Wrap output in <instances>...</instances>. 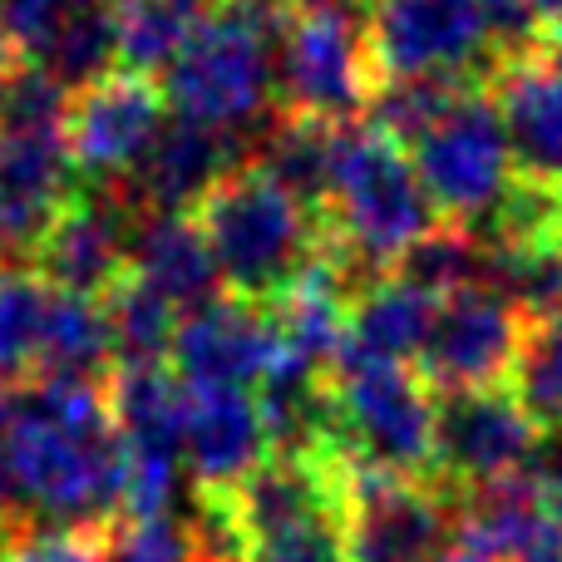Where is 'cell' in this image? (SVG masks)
<instances>
[{
  "label": "cell",
  "instance_id": "25",
  "mask_svg": "<svg viewBox=\"0 0 562 562\" xmlns=\"http://www.w3.org/2000/svg\"><path fill=\"white\" fill-rule=\"evenodd\" d=\"M49 291L55 286H45L30 267L0 262V390L25 385V375H35Z\"/></svg>",
  "mask_w": 562,
  "mask_h": 562
},
{
  "label": "cell",
  "instance_id": "4",
  "mask_svg": "<svg viewBox=\"0 0 562 562\" xmlns=\"http://www.w3.org/2000/svg\"><path fill=\"white\" fill-rule=\"evenodd\" d=\"M277 20L286 15L217 5L164 75L173 114L237 138L243 128H262L267 104L277 99Z\"/></svg>",
  "mask_w": 562,
  "mask_h": 562
},
{
  "label": "cell",
  "instance_id": "34",
  "mask_svg": "<svg viewBox=\"0 0 562 562\" xmlns=\"http://www.w3.org/2000/svg\"><path fill=\"white\" fill-rule=\"evenodd\" d=\"M15 65H20V55H15V45L5 40V30H0V85H5V75H10Z\"/></svg>",
  "mask_w": 562,
  "mask_h": 562
},
{
  "label": "cell",
  "instance_id": "37",
  "mask_svg": "<svg viewBox=\"0 0 562 562\" xmlns=\"http://www.w3.org/2000/svg\"><path fill=\"white\" fill-rule=\"evenodd\" d=\"M548 562H562V553H558V558H548Z\"/></svg>",
  "mask_w": 562,
  "mask_h": 562
},
{
  "label": "cell",
  "instance_id": "5",
  "mask_svg": "<svg viewBox=\"0 0 562 562\" xmlns=\"http://www.w3.org/2000/svg\"><path fill=\"white\" fill-rule=\"evenodd\" d=\"M326 395L330 435L350 464L435 479V390L415 366L340 356L326 375Z\"/></svg>",
  "mask_w": 562,
  "mask_h": 562
},
{
  "label": "cell",
  "instance_id": "3",
  "mask_svg": "<svg viewBox=\"0 0 562 562\" xmlns=\"http://www.w3.org/2000/svg\"><path fill=\"white\" fill-rule=\"evenodd\" d=\"M326 237L366 277L395 272L400 257L439 227L409 148L375 124H346L336 138V168L326 193Z\"/></svg>",
  "mask_w": 562,
  "mask_h": 562
},
{
  "label": "cell",
  "instance_id": "36",
  "mask_svg": "<svg viewBox=\"0 0 562 562\" xmlns=\"http://www.w3.org/2000/svg\"><path fill=\"white\" fill-rule=\"evenodd\" d=\"M5 553H10V543H0V562H5Z\"/></svg>",
  "mask_w": 562,
  "mask_h": 562
},
{
  "label": "cell",
  "instance_id": "23",
  "mask_svg": "<svg viewBox=\"0 0 562 562\" xmlns=\"http://www.w3.org/2000/svg\"><path fill=\"white\" fill-rule=\"evenodd\" d=\"M217 5L223 0H119V69L144 79L168 75Z\"/></svg>",
  "mask_w": 562,
  "mask_h": 562
},
{
  "label": "cell",
  "instance_id": "21",
  "mask_svg": "<svg viewBox=\"0 0 562 562\" xmlns=\"http://www.w3.org/2000/svg\"><path fill=\"white\" fill-rule=\"evenodd\" d=\"M119 370L114 326L104 296L49 291L45 326H40L35 380H75V385H109Z\"/></svg>",
  "mask_w": 562,
  "mask_h": 562
},
{
  "label": "cell",
  "instance_id": "7",
  "mask_svg": "<svg viewBox=\"0 0 562 562\" xmlns=\"http://www.w3.org/2000/svg\"><path fill=\"white\" fill-rule=\"evenodd\" d=\"M281 109L321 124H356L380 94L370 30L350 5L291 10L277 35Z\"/></svg>",
  "mask_w": 562,
  "mask_h": 562
},
{
  "label": "cell",
  "instance_id": "26",
  "mask_svg": "<svg viewBox=\"0 0 562 562\" xmlns=\"http://www.w3.org/2000/svg\"><path fill=\"white\" fill-rule=\"evenodd\" d=\"M104 311L114 326L119 366H164V356H173V336L183 316L164 296H154L144 281L124 277L104 296Z\"/></svg>",
  "mask_w": 562,
  "mask_h": 562
},
{
  "label": "cell",
  "instance_id": "8",
  "mask_svg": "<svg viewBox=\"0 0 562 562\" xmlns=\"http://www.w3.org/2000/svg\"><path fill=\"white\" fill-rule=\"evenodd\" d=\"M109 409L124 445V524L164 518L183 464L188 385L168 366H119Z\"/></svg>",
  "mask_w": 562,
  "mask_h": 562
},
{
  "label": "cell",
  "instance_id": "15",
  "mask_svg": "<svg viewBox=\"0 0 562 562\" xmlns=\"http://www.w3.org/2000/svg\"><path fill=\"white\" fill-rule=\"evenodd\" d=\"M173 375L188 390H257L281 360L272 306L217 296L188 311L173 336Z\"/></svg>",
  "mask_w": 562,
  "mask_h": 562
},
{
  "label": "cell",
  "instance_id": "18",
  "mask_svg": "<svg viewBox=\"0 0 562 562\" xmlns=\"http://www.w3.org/2000/svg\"><path fill=\"white\" fill-rule=\"evenodd\" d=\"M508 144H514L518 178L562 188V69L548 55L498 65L488 79Z\"/></svg>",
  "mask_w": 562,
  "mask_h": 562
},
{
  "label": "cell",
  "instance_id": "27",
  "mask_svg": "<svg viewBox=\"0 0 562 562\" xmlns=\"http://www.w3.org/2000/svg\"><path fill=\"white\" fill-rule=\"evenodd\" d=\"M514 395L538 425L562 435V311L558 316H524V346L514 366Z\"/></svg>",
  "mask_w": 562,
  "mask_h": 562
},
{
  "label": "cell",
  "instance_id": "6",
  "mask_svg": "<svg viewBox=\"0 0 562 562\" xmlns=\"http://www.w3.org/2000/svg\"><path fill=\"white\" fill-rule=\"evenodd\" d=\"M409 164H415L439 223L479 233L518 183L514 144H508L504 114H498L488 85L459 94L454 109L409 144Z\"/></svg>",
  "mask_w": 562,
  "mask_h": 562
},
{
  "label": "cell",
  "instance_id": "20",
  "mask_svg": "<svg viewBox=\"0 0 562 562\" xmlns=\"http://www.w3.org/2000/svg\"><path fill=\"white\" fill-rule=\"evenodd\" d=\"M128 277L144 281L173 311H198L207 301H217V281H223L193 213L144 217L134 237V252H128Z\"/></svg>",
  "mask_w": 562,
  "mask_h": 562
},
{
  "label": "cell",
  "instance_id": "24",
  "mask_svg": "<svg viewBox=\"0 0 562 562\" xmlns=\"http://www.w3.org/2000/svg\"><path fill=\"white\" fill-rule=\"evenodd\" d=\"M55 85L65 89H89L94 79L114 75L119 65V10L114 0H69V10L59 15V25L49 30V40L40 45L35 59Z\"/></svg>",
  "mask_w": 562,
  "mask_h": 562
},
{
  "label": "cell",
  "instance_id": "1",
  "mask_svg": "<svg viewBox=\"0 0 562 562\" xmlns=\"http://www.w3.org/2000/svg\"><path fill=\"white\" fill-rule=\"evenodd\" d=\"M0 459L30 533H114L124 524V445L109 385L25 380L0 390Z\"/></svg>",
  "mask_w": 562,
  "mask_h": 562
},
{
  "label": "cell",
  "instance_id": "22",
  "mask_svg": "<svg viewBox=\"0 0 562 562\" xmlns=\"http://www.w3.org/2000/svg\"><path fill=\"white\" fill-rule=\"evenodd\" d=\"M346 124H321V119H301L277 109V119H267L257 134L252 158L262 173H272L286 193H296L306 207H326L330 193V168H336V138Z\"/></svg>",
  "mask_w": 562,
  "mask_h": 562
},
{
  "label": "cell",
  "instance_id": "38",
  "mask_svg": "<svg viewBox=\"0 0 562 562\" xmlns=\"http://www.w3.org/2000/svg\"><path fill=\"white\" fill-rule=\"evenodd\" d=\"M370 5H375V0H370Z\"/></svg>",
  "mask_w": 562,
  "mask_h": 562
},
{
  "label": "cell",
  "instance_id": "16",
  "mask_svg": "<svg viewBox=\"0 0 562 562\" xmlns=\"http://www.w3.org/2000/svg\"><path fill=\"white\" fill-rule=\"evenodd\" d=\"M243 164H247V148L237 134H217V128L173 114L164 124V134L154 138L148 158L134 168V178L119 188H124V198L144 217L193 213V207Z\"/></svg>",
  "mask_w": 562,
  "mask_h": 562
},
{
  "label": "cell",
  "instance_id": "28",
  "mask_svg": "<svg viewBox=\"0 0 562 562\" xmlns=\"http://www.w3.org/2000/svg\"><path fill=\"white\" fill-rule=\"evenodd\" d=\"M247 562H350L346 558V524H306L291 533H272L247 548Z\"/></svg>",
  "mask_w": 562,
  "mask_h": 562
},
{
  "label": "cell",
  "instance_id": "10",
  "mask_svg": "<svg viewBox=\"0 0 562 562\" xmlns=\"http://www.w3.org/2000/svg\"><path fill=\"white\" fill-rule=\"evenodd\" d=\"M464 528V504L435 479L350 474L346 498V558L350 562H445Z\"/></svg>",
  "mask_w": 562,
  "mask_h": 562
},
{
  "label": "cell",
  "instance_id": "17",
  "mask_svg": "<svg viewBox=\"0 0 562 562\" xmlns=\"http://www.w3.org/2000/svg\"><path fill=\"white\" fill-rule=\"evenodd\" d=\"M272 454L252 390H188L183 464L193 488H237Z\"/></svg>",
  "mask_w": 562,
  "mask_h": 562
},
{
  "label": "cell",
  "instance_id": "12",
  "mask_svg": "<svg viewBox=\"0 0 562 562\" xmlns=\"http://www.w3.org/2000/svg\"><path fill=\"white\" fill-rule=\"evenodd\" d=\"M164 124H168L164 85L114 69V75L94 79L89 89L69 94V114H65L69 164H75V173L85 183L119 188L148 158Z\"/></svg>",
  "mask_w": 562,
  "mask_h": 562
},
{
  "label": "cell",
  "instance_id": "31",
  "mask_svg": "<svg viewBox=\"0 0 562 562\" xmlns=\"http://www.w3.org/2000/svg\"><path fill=\"white\" fill-rule=\"evenodd\" d=\"M533 479H538V488H543V504H548V514H553V524H558V533H562V435L548 445L543 474H533Z\"/></svg>",
  "mask_w": 562,
  "mask_h": 562
},
{
  "label": "cell",
  "instance_id": "9",
  "mask_svg": "<svg viewBox=\"0 0 562 562\" xmlns=\"http://www.w3.org/2000/svg\"><path fill=\"white\" fill-rule=\"evenodd\" d=\"M366 30L380 85L385 79L488 85L498 69L484 25V0H375Z\"/></svg>",
  "mask_w": 562,
  "mask_h": 562
},
{
  "label": "cell",
  "instance_id": "30",
  "mask_svg": "<svg viewBox=\"0 0 562 562\" xmlns=\"http://www.w3.org/2000/svg\"><path fill=\"white\" fill-rule=\"evenodd\" d=\"M65 10L69 0H0V30H5L20 59H35Z\"/></svg>",
  "mask_w": 562,
  "mask_h": 562
},
{
  "label": "cell",
  "instance_id": "2",
  "mask_svg": "<svg viewBox=\"0 0 562 562\" xmlns=\"http://www.w3.org/2000/svg\"><path fill=\"white\" fill-rule=\"evenodd\" d=\"M227 296L277 306L326 247V217L247 158L193 207Z\"/></svg>",
  "mask_w": 562,
  "mask_h": 562
},
{
  "label": "cell",
  "instance_id": "19",
  "mask_svg": "<svg viewBox=\"0 0 562 562\" xmlns=\"http://www.w3.org/2000/svg\"><path fill=\"white\" fill-rule=\"evenodd\" d=\"M435 291H425L419 281L400 272H380L350 301V340L346 356L360 360H395V366H415L419 350L429 340V326L439 316Z\"/></svg>",
  "mask_w": 562,
  "mask_h": 562
},
{
  "label": "cell",
  "instance_id": "33",
  "mask_svg": "<svg viewBox=\"0 0 562 562\" xmlns=\"http://www.w3.org/2000/svg\"><path fill=\"white\" fill-rule=\"evenodd\" d=\"M528 5L538 10V20H543L548 30H562V0H528Z\"/></svg>",
  "mask_w": 562,
  "mask_h": 562
},
{
  "label": "cell",
  "instance_id": "32",
  "mask_svg": "<svg viewBox=\"0 0 562 562\" xmlns=\"http://www.w3.org/2000/svg\"><path fill=\"white\" fill-rule=\"evenodd\" d=\"M445 562H504V558H494V553H484V548H474V543H464V538H459L454 553H449Z\"/></svg>",
  "mask_w": 562,
  "mask_h": 562
},
{
  "label": "cell",
  "instance_id": "13",
  "mask_svg": "<svg viewBox=\"0 0 562 562\" xmlns=\"http://www.w3.org/2000/svg\"><path fill=\"white\" fill-rule=\"evenodd\" d=\"M138 223H144V213L124 198V188L79 183L75 198L45 227L40 247L30 252V272L55 291L109 296L128 277Z\"/></svg>",
  "mask_w": 562,
  "mask_h": 562
},
{
  "label": "cell",
  "instance_id": "11",
  "mask_svg": "<svg viewBox=\"0 0 562 562\" xmlns=\"http://www.w3.org/2000/svg\"><path fill=\"white\" fill-rule=\"evenodd\" d=\"M543 445V425L524 409L514 385L435 395V479L464 504L488 484L524 474Z\"/></svg>",
  "mask_w": 562,
  "mask_h": 562
},
{
  "label": "cell",
  "instance_id": "35",
  "mask_svg": "<svg viewBox=\"0 0 562 562\" xmlns=\"http://www.w3.org/2000/svg\"><path fill=\"white\" fill-rule=\"evenodd\" d=\"M548 59H553V65L562 69V30H553V35H548Z\"/></svg>",
  "mask_w": 562,
  "mask_h": 562
},
{
  "label": "cell",
  "instance_id": "29",
  "mask_svg": "<svg viewBox=\"0 0 562 562\" xmlns=\"http://www.w3.org/2000/svg\"><path fill=\"white\" fill-rule=\"evenodd\" d=\"M114 533H30L10 543L5 562H109Z\"/></svg>",
  "mask_w": 562,
  "mask_h": 562
},
{
  "label": "cell",
  "instance_id": "14",
  "mask_svg": "<svg viewBox=\"0 0 562 562\" xmlns=\"http://www.w3.org/2000/svg\"><path fill=\"white\" fill-rule=\"evenodd\" d=\"M524 346V311L494 286H464L439 301V316L419 350L415 370L435 395L454 390H488L508 385Z\"/></svg>",
  "mask_w": 562,
  "mask_h": 562
},
{
  "label": "cell",
  "instance_id": "39",
  "mask_svg": "<svg viewBox=\"0 0 562 562\" xmlns=\"http://www.w3.org/2000/svg\"><path fill=\"white\" fill-rule=\"evenodd\" d=\"M114 5H119V0H114Z\"/></svg>",
  "mask_w": 562,
  "mask_h": 562
}]
</instances>
